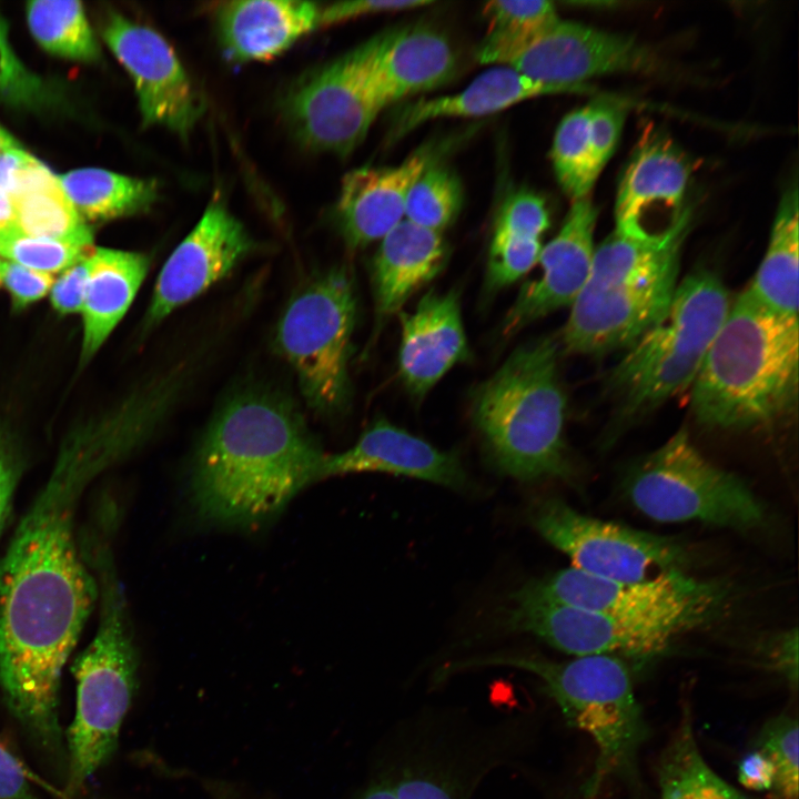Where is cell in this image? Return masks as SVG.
Masks as SVG:
<instances>
[{
    "label": "cell",
    "instance_id": "obj_49",
    "mask_svg": "<svg viewBox=\"0 0 799 799\" xmlns=\"http://www.w3.org/2000/svg\"><path fill=\"white\" fill-rule=\"evenodd\" d=\"M18 465L0 442V532L8 518L18 483Z\"/></svg>",
    "mask_w": 799,
    "mask_h": 799
},
{
    "label": "cell",
    "instance_id": "obj_21",
    "mask_svg": "<svg viewBox=\"0 0 799 799\" xmlns=\"http://www.w3.org/2000/svg\"><path fill=\"white\" fill-rule=\"evenodd\" d=\"M367 43L372 77L384 109L446 84L457 71L449 39L427 24L394 29Z\"/></svg>",
    "mask_w": 799,
    "mask_h": 799
},
{
    "label": "cell",
    "instance_id": "obj_4",
    "mask_svg": "<svg viewBox=\"0 0 799 799\" xmlns=\"http://www.w3.org/2000/svg\"><path fill=\"white\" fill-rule=\"evenodd\" d=\"M558 360L553 337L523 344L473 394L472 421L488 457L498 471L524 482L574 478Z\"/></svg>",
    "mask_w": 799,
    "mask_h": 799
},
{
    "label": "cell",
    "instance_id": "obj_6",
    "mask_svg": "<svg viewBox=\"0 0 799 799\" xmlns=\"http://www.w3.org/2000/svg\"><path fill=\"white\" fill-rule=\"evenodd\" d=\"M99 621L75 659V714L68 729V792L73 793L113 755L138 687L139 659L123 587L109 552L94 556Z\"/></svg>",
    "mask_w": 799,
    "mask_h": 799
},
{
    "label": "cell",
    "instance_id": "obj_11",
    "mask_svg": "<svg viewBox=\"0 0 799 799\" xmlns=\"http://www.w3.org/2000/svg\"><path fill=\"white\" fill-rule=\"evenodd\" d=\"M527 518L544 539L570 558L573 567L598 578L643 581L682 570L689 562L687 549L674 538L593 518L555 496L534 499Z\"/></svg>",
    "mask_w": 799,
    "mask_h": 799
},
{
    "label": "cell",
    "instance_id": "obj_26",
    "mask_svg": "<svg viewBox=\"0 0 799 799\" xmlns=\"http://www.w3.org/2000/svg\"><path fill=\"white\" fill-rule=\"evenodd\" d=\"M89 277L81 310V364L89 362L122 320L149 269L142 253L93 247L88 256Z\"/></svg>",
    "mask_w": 799,
    "mask_h": 799
},
{
    "label": "cell",
    "instance_id": "obj_14",
    "mask_svg": "<svg viewBox=\"0 0 799 799\" xmlns=\"http://www.w3.org/2000/svg\"><path fill=\"white\" fill-rule=\"evenodd\" d=\"M502 65L562 93L580 82L617 72L656 73L660 57L630 36L614 33L559 17L516 47Z\"/></svg>",
    "mask_w": 799,
    "mask_h": 799
},
{
    "label": "cell",
    "instance_id": "obj_23",
    "mask_svg": "<svg viewBox=\"0 0 799 799\" xmlns=\"http://www.w3.org/2000/svg\"><path fill=\"white\" fill-rule=\"evenodd\" d=\"M315 2L236 0L216 10L220 43L233 63L271 60L320 27Z\"/></svg>",
    "mask_w": 799,
    "mask_h": 799
},
{
    "label": "cell",
    "instance_id": "obj_40",
    "mask_svg": "<svg viewBox=\"0 0 799 799\" xmlns=\"http://www.w3.org/2000/svg\"><path fill=\"white\" fill-rule=\"evenodd\" d=\"M589 107V145L594 165L600 173L616 149L626 112L609 101H596Z\"/></svg>",
    "mask_w": 799,
    "mask_h": 799
},
{
    "label": "cell",
    "instance_id": "obj_36",
    "mask_svg": "<svg viewBox=\"0 0 799 799\" xmlns=\"http://www.w3.org/2000/svg\"><path fill=\"white\" fill-rule=\"evenodd\" d=\"M798 720L780 715L762 729L757 748L762 750L775 767L772 791L778 799H798Z\"/></svg>",
    "mask_w": 799,
    "mask_h": 799
},
{
    "label": "cell",
    "instance_id": "obj_41",
    "mask_svg": "<svg viewBox=\"0 0 799 799\" xmlns=\"http://www.w3.org/2000/svg\"><path fill=\"white\" fill-rule=\"evenodd\" d=\"M54 282L49 273L36 271L8 260H0V285L11 297L12 307L20 311L47 295Z\"/></svg>",
    "mask_w": 799,
    "mask_h": 799
},
{
    "label": "cell",
    "instance_id": "obj_43",
    "mask_svg": "<svg viewBox=\"0 0 799 799\" xmlns=\"http://www.w3.org/2000/svg\"><path fill=\"white\" fill-rule=\"evenodd\" d=\"M428 0H355L332 3L321 9L320 27L332 26L362 16L413 10L433 4Z\"/></svg>",
    "mask_w": 799,
    "mask_h": 799
},
{
    "label": "cell",
    "instance_id": "obj_9",
    "mask_svg": "<svg viewBox=\"0 0 799 799\" xmlns=\"http://www.w3.org/2000/svg\"><path fill=\"white\" fill-rule=\"evenodd\" d=\"M623 488L640 513L660 523L698 520L748 532L766 519L747 484L708 461L686 428L631 465Z\"/></svg>",
    "mask_w": 799,
    "mask_h": 799
},
{
    "label": "cell",
    "instance_id": "obj_32",
    "mask_svg": "<svg viewBox=\"0 0 799 799\" xmlns=\"http://www.w3.org/2000/svg\"><path fill=\"white\" fill-rule=\"evenodd\" d=\"M487 33L476 50L482 63L503 64L520 43L558 18L553 2L490 1L483 8Z\"/></svg>",
    "mask_w": 799,
    "mask_h": 799
},
{
    "label": "cell",
    "instance_id": "obj_28",
    "mask_svg": "<svg viewBox=\"0 0 799 799\" xmlns=\"http://www.w3.org/2000/svg\"><path fill=\"white\" fill-rule=\"evenodd\" d=\"M14 229L21 234L92 246V233L65 195L59 178L40 161L27 170L11 194Z\"/></svg>",
    "mask_w": 799,
    "mask_h": 799
},
{
    "label": "cell",
    "instance_id": "obj_5",
    "mask_svg": "<svg viewBox=\"0 0 799 799\" xmlns=\"http://www.w3.org/2000/svg\"><path fill=\"white\" fill-rule=\"evenodd\" d=\"M731 304L721 279L698 269L678 282L664 316L627 348L606 386L619 422H631L691 388Z\"/></svg>",
    "mask_w": 799,
    "mask_h": 799
},
{
    "label": "cell",
    "instance_id": "obj_35",
    "mask_svg": "<svg viewBox=\"0 0 799 799\" xmlns=\"http://www.w3.org/2000/svg\"><path fill=\"white\" fill-rule=\"evenodd\" d=\"M93 246L31 237L16 229L0 233V255L22 266L54 274L85 259Z\"/></svg>",
    "mask_w": 799,
    "mask_h": 799
},
{
    "label": "cell",
    "instance_id": "obj_45",
    "mask_svg": "<svg viewBox=\"0 0 799 799\" xmlns=\"http://www.w3.org/2000/svg\"><path fill=\"white\" fill-rule=\"evenodd\" d=\"M0 799H36L22 762L1 744Z\"/></svg>",
    "mask_w": 799,
    "mask_h": 799
},
{
    "label": "cell",
    "instance_id": "obj_30",
    "mask_svg": "<svg viewBox=\"0 0 799 799\" xmlns=\"http://www.w3.org/2000/svg\"><path fill=\"white\" fill-rule=\"evenodd\" d=\"M657 780L659 799H748L705 760L687 711L660 756Z\"/></svg>",
    "mask_w": 799,
    "mask_h": 799
},
{
    "label": "cell",
    "instance_id": "obj_29",
    "mask_svg": "<svg viewBox=\"0 0 799 799\" xmlns=\"http://www.w3.org/2000/svg\"><path fill=\"white\" fill-rule=\"evenodd\" d=\"M58 178L83 221H108L134 214L146 210L158 198V185L153 180L103 169H78Z\"/></svg>",
    "mask_w": 799,
    "mask_h": 799
},
{
    "label": "cell",
    "instance_id": "obj_8",
    "mask_svg": "<svg viewBox=\"0 0 799 799\" xmlns=\"http://www.w3.org/2000/svg\"><path fill=\"white\" fill-rule=\"evenodd\" d=\"M357 301L345 266L305 282L290 299L276 324L274 346L291 366L306 405L335 414L350 398L348 364Z\"/></svg>",
    "mask_w": 799,
    "mask_h": 799
},
{
    "label": "cell",
    "instance_id": "obj_18",
    "mask_svg": "<svg viewBox=\"0 0 799 799\" xmlns=\"http://www.w3.org/2000/svg\"><path fill=\"white\" fill-rule=\"evenodd\" d=\"M597 209L588 196L574 200L559 232L542 247L540 276L522 286L508 311L504 335L574 303L585 286L595 252Z\"/></svg>",
    "mask_w": 799,
    "mask_h": 799
},
{
    "label": "cell",
    "instance_id": "obj_50",
    "mask_svg": "<svg viewBox=\"0 0 799 799\" xmlns=\"http://www.w3.org/2000/svg\"><path fill=\"white\" fill-rule=\"evenodd\" d=\"M355 799H397V797L387 773L370 781Z\"/></svg>",
    "mask_w": 799,
    "mask_h": 799
},
{
    "label": "cell",
    "instance_id": "obj_46",
    "mask_svg": "<svg viewBox=\"0 0 799 799\" xmlns=\"http://www.w3.org/2000/svg\"><path fill=\"white\" fill-rule=\"evenodd\" d=\"M775 767L769 757L759 748L747 754L738 765V780L748 790H772Z\"/></svg>",
    "mask_w": 799,
    "mask_h": 799
},
{
    "label": "cell",
    "instance_id": "obj_10",
    "mask_svg": "<svg viewBox=\"0 0 799 799\" xmlns=\"http://www.w3.org/2000/svg\"><path fill=\"white\" fill-rule=\"evenodd\" d=\"M281 108L291 132L306 149L342 156L353 152L384 110L367 41L295 80Z\"/></svg>",
    "mask_w": 799,
    "mask_h": 799
},
{
    "label": "cell",
    "instance_id": "obj_22",
    "mask_svg": "<svg viewBox=\"0 0 799 799\" xmlns=\"http://www.w3.org/2000/svg\"><path fill=\"white\" fill-rule=\"evenodd\" d=\"M431 162L427 151H418L395 166H364L345 174L335 216L348 249L381 241L405 219L411 185Z\"/></svg>",
    "mask_w": 799,
    "mask_h": 799
},
{
    "label": "cell",
    "instance_id": "obj_51",
    "mask_svg": "<svg viewBox=\"0 0 799 799\" xmlns=\"http://www.w3.org/2000/svg\"><path fill=\"white\" fill-rule=\"evenodd\" d=\"M16 215L11 195L0 189V233L14 229Z\"/></svg>",
    "mask_w": 799,
    "mask_h": 799
},
{
    "label": "cell",
    "instance_id": "obj_52",
    "mask_svg": "<svg viewBox=\"0 0 799 799\" xmlns=\"http://www.w3.org/2000/svg\"><path fill=\"white\" fill-rule=\"evenodd\" d=\"M20 146L19 142L3 128L0 127V153L12 148Z\"/></svg>",
    "mask_w": 799,
    "mask_h": 799
},
{
    "label": "cell",
    "instance_id": "obj_24",
    "mask_svg": "<svg viewBox=\"0 0 799 799\" xmlns=\"http://www.w3.org/2000/svg\"><path fill=\"white\" fill-rule=\"evenodd\" d=\"M447 246L442 233L403 220L386 234L372 263L374 335L404 303L444 267Z\"/></svg>",
    "mask_w": 799,
    "mask_h": 799
},
{
    "label": "cell",
    "instance_id": "obj_20",
    "mask_svg": "<svg viewBox=\"0 0 799 799\" xmlns=\"http://www.w3.org/2000/svg\"><path fill=\"white\" fill-rule=\"evenodd\" d=\"M360 472L414 477L458 490L469 488L457 454L443 452L384 418L368 426L346 451L325 454L321 481Z\"/></svg>",
    "mask_w": 799,
    "mask_h": 799
},
{
    "label": "cell",
    "instance_id": "obj_2",
    "mask_svg": "<svg viewBox=\"0 0 799 799\" xmlns=\"http://www.w3.org/2000/svg\"><path fill=\"white\" fill-rule=\"evenodd\" d=\"M325 454L289 401L239 394L216 412L198 445L191 505L206 524L256 529L321 481Z\"/></svg>",
    "mask_w": 799,
    "mask_h": 799
},
{
    "label": "cell",
    "instance_id": "obj_12",
    "mask_svg": "<svg viewBox=\"0 0 799 799\" xmlns=\"http://www.w3.org/2000/svg\"><path fill=\"white\" fill-rule=\"evenodd\" d=\"M515 593L629 618L698 617L716 620L732 600L731 586L669 570L643 581L598 578L575 567L532 580Z\"/></svg>",
    "mask_w": 799,
    "mask_h": 799
},
{
    "label": "cell",
    "instance_id": "obj_16",
    "mask_svg": "<svg viewBox=\"0 0 799 799\" xmlns=\"http://www.w3.org/2000/svg\"><path fill=\"white\" fill-rule=\"evenodd\" d=\"M251 249L252 240L242 223L221 198H213L159 273L145 325L159 324L174 310L221 281Z\"/></svg>",
    "mask_w": 799,
    "mask_h": 799
},
{
    "label": "cell",
    "instance_id": "obj_37",
    "mask_svg": "<svg viewBox=\"0 0 799 799\" xmlns=\"http://www.w3.org/2000/svg\"><path fill=\"white\" fill-rule=\"evenodd\" d=\"M540 240L493 233L488 253L486 289L496 292L516 282L539 260Z\"/></svg>",
    "mask_w": 799,
    "mask_h": 799
},
{
    "label": "cell",
    "instance_id": "obj_17",
    "mask_svg": "<svg viewBox=\"0 0 799 799\" xmlns=\"http://www.w3.org/2000/svg\"><path fill=\"white\" fill-rule=\"evenodd\" d=\"M689 165L663 135L639 143L621 175L615 202V230L658 237L674 230L691 210L685 204Z\"/></svg>",
    "mask_w": 799,
    "mask_h": 799
},
{
    "label": "cell",
    "instance_id": "obj_39",
    "mask_svg": "<svg viewBox=\"0 0 799 799\" xmlns=\"http://www.w3.org/2000/svg\"><path fill=\"white\" fill-rule=\"evenodd\" d=\"M390 779L397 799H463L457 778L431 763L408 762Z\"/></svg>",
    "mask_w": 799,
    "mask_h": 799
},
{
    "label": "cell",
    "instance_id": "obj_13",
    "mask_svg": "<svg viewBox=\"0 0 799 799\" xmlns=\"http://www.w3.org/2000/svg\"><path fill=\"white\" fill-rule=\"evenodd\" d=\"M506 628L523 631L568 655L649 657L679 635L708 624L691 616L629 618L512 594Z\"/></svg>",
    "mask_w": 799,
    "mask_h": 799
},
{
    "label": "cell",
    "instance_id": "obj_33",
    "mask_svg": "<svg viewBox=\"0 0 799 799\" xmlns=\"http://www.w3.org/2000/svg\"><path fill=\"white\" fill-rule=\"evenodd\" d=\"M589 115V104L565 115L550 151L557 181L573 201L588 196L599 175L590 152Z\"/></svg>",
    "mask_w": 799,
    "mask_h": 799
},
{
    "label": "cell",
    "instance_id": "obj_1",
    "mask_svg": "<svg viewBox=\"0 0 799 799\" xmlns=\"http://www.w3.org/2000/svg\"><path fill=\"white\" fill-rule=\"evenodd\" d=\"M124 453L112 429L71 441L0 558V690L37 742L61 735L62 669L98 604V581L77 540L78 504Z\"/></svg>",
    "mask_w": 799,
    "mask_h": 799
},
{
    "label": "cell",
    "instance_id": "obj_42",
    "mask_svg": "<svg viewBox=\"0 0 799 799\" xmlns=\"http://www.w3.org/2000/svg\"><path fill=\"white\" fill-rule=\"evenodd\" d=\"M38 80L16 57L8 38V27L0 14V95L27 101L38 91Z\"/></svg>",
    "mask_w": 799,
    "mask_h": 799
},
{
    "label": "cell",
    "instance_id": "obj_44",
    "mask_svg": "<svg viewBox=\"0 0 799 799\" xmlns=\"http://www.w3.org/2000/svg\"><path fill=\"white\" fill-rule=\"evenodd\" d=\"M88 256L61 272L50 290L53 309L61 315L81 312L88 285Z\"/></svg>",
    "mask_w": 799,
    "mask_h": 799
},
{
    "label": "cell",
    "instance_id": "obj_34",
    "mask_svg": "<svg viewBox=\"0 0 799 799\" xmlns=\"http://www.w3.org/2000/svg\"><path fill=\"white\" fill-rule=\"evenodd\" d=\"M462 200L458 176L449 168L431 162L411 185L405 220L442 233L458 214Z\"/></svg>",
    "mask_w": 799,
    "mask_h": 799
},
{
    "label": "cell",
    "instance_id": "obj_31",
    "mask_svg": "<svg viewBox=\"0 0 799 799\" xmlns=\"http://www.w3.org/2000/svg\"><path fill=\"white\" fill-rule=\"evenodd\" d=\"M27 17L32 36L48 52L79 61H92L99 57V45L81 2L30 1Z\"/></svg>",
    "mask_w": 799,
    "mask_h": 799
},
{
    "label": "cell",
    "instance_id": "obj_3",
    "mask_svg": "<svg viewBox=\"0 0 799 799\" xmlns=\"http://www.w3.org/2000/svg\"><path fill=\"white\" fill-rule=\"evenodd\" d=\"M798 350V318L772 313L741 292L691 385L697 421L746 429L781 415L797 397Z\"/></svg>",
    "mask_w": 799,
    "mask_h": 799
},
{
    "label": "cell",
    "instance_id": "obj_25",
    "mask_svg": "<svg viewBox=\"0 0 799 799\" xmlns=\"http://www.w3.org/2000/svg\"><path fill=\"white\" fill-rule=\"evenodd\" d=\"M557 93L562 92L512 68L496 67L475 78L459 92L419 99L401 108L393 118L390 140H398L433 120L489 115L528 99Z\"/></svg>",
    "mask_w": 799,
    "mask_h": 799
},
{
    "label": "cell",
    "instance_id": "obj_19",
    "mask_svg": "<svg viewBox=\"0 0 799 799\" xmlns=\"http://www.w3.org/2000/svg\"><path fill=\"white\" fill-rule=\"evenodd\" d=\"M398 316L400 377L408 393L422 400L453 366L471 358L459 295L432 290L412 312L401 311Z\"/></svg>",
    "mask_w": 799,
    "mask_h": 799
},
{
    "label": "cell",
    "instance_id": "obj_7",
    "mask_svg": "<svg viewBox=\"0 0 799 799\" xmlns=\"http://www.w3.org/2000/svg\"><path fill=\"white\" fill-rule=\"evenodd\" d=\"M488 665L516 667L542 680L568 721L593 739L598 756L591 779L601 785L609 775L633 772L648 727L623 659L587 655L556 661L536 655L494 654L457 667Z\"/></svg>",
    "mask_w": 799,
    "mask_h": 799
},
{
    "label": "cell",
    "instance_id": "obj_38",
    "mask_svg": "<svg viewBox=\"0 0 799 799\" xmlns=\"http://www.w3.org/2000/svg\"><path fill=\"white\" fill-rule=\"evenodd\" d=\"M549 223L544 199L533 191L518 190L509 194L499 208L493 233L540 240Z\"/></svg>",
    "mask_w": 799,
    "mask_h": 799
},
{
    "label": "cell",
    "instance_id": "obj_15",
    "mask_svg": "<svg viewBox=\"0 0 799 799\" xmlns=\"http://www.w3.org/2000/svg\"><path fill=\"white\" fill-rule=\"evenodd\" d=\"M103 38L134 82L143 123L162 125L186 138L203 105L168 41L119 13L108 17Z\"/></svg>",
    "mask_w": 799,
    "mask_h": 799
},
{
    "label": "cell",
    "instance_id": "obj_27",
    "mask_svg": "<svg viewBox=\"0 0 799 799\" xmlns=\"http://www.w3.org/2000/svg\"><path fill=\"white\" fill-rule=\"evenodd\" d=\"M797 184L780 200L763 259L747 293L768 311L798 318L799 227Z\"/></svg>",
    "mask_w": 799,
    "mask_h": 799
},
{
    "label": "cell",
    "instance_id": "obj_47",
    "mask_svg": "<svg viewBox=\"0 0 799 799\" xmlns=\"http://www.w3.org/2000/svg\"><path fill=\"white\" fill-rule=\"evenodd\" d=\"M771 665L790 682L798 679V630L793 628L776 638L770 648Z\"/></svg>",
    "mask_w": 799,
    "mask_h": 799
},
{
    "label": "cell",
    "instance_id": "obj_48",
    "mask_svg": "<svg viewBox=\"0 0 799 799\" xmlns=\"http://www.w3.org/2000/svg\"><path fill=\"white\" fill-rule=\"evenodd\" d=\"M39 160L20 146L0 153V189L10 195L14 191L21 175Z\"/></svg>",
    "mask_w": 799,
    "mask_h": 799
}]
</instances>
